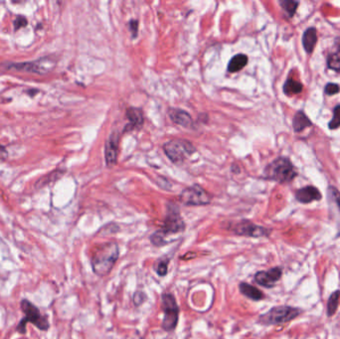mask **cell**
<instances>
[{
  "label": "cell",
  "instance_id": "obj_10",
  "mask_svg": "<svg viewBox=\"0 0 340 339\" xmlns=\"http://www.w3.org/2000/svg\"><path fill=\"white\" fill-rule=\"evenodd\" d=\"M54 62L48 58H42L40 60L31 62V63H20L17 65H13L12 68L20 71H26L30 73H37V74H45L52 70L54 67Z\"/></svg>",
  "mask_w": 340,
  "mask_h": 339
},
{
  "label": "cell",
  "instance_id": "obj_27",
  "mask_svg": "<svg viewBox=\"0 0 340 339\" xmlns=\"http://www.w3.org/2000/svg\"><path fill=\"white\" fill-rule=\"evenodd\" d=\"M340 92V87L337 84L334 83H328L327 85L325 86L324 88V93L327 96H332V95H336Z\"/></svg>",
  "mask_w": 340,
  "mask_h": 339
},
{
  "label": "cell",
  "instance_id": "obj_14",
  "mask_svg": "<svg viewBox=\"0 0 340 339\" xmlns=\"http://www.w3.org/2000/svg\"><path fill=\"white\" fill-rule=\"evenodd\" d=\"M168 115L174 123L181 125L185 129H190L193 126V119L191 115L185 111L178 109H170L168 111Z\"/></svg>",
  "mask_w": 340,
  "mask_h": 339
},
{
  "label": "cell",
  "instance_id": "obj_19",
  "mask_svg": "<svg viewBox=\"0 0 340 339\" xmlns=\"http://www.w3.org/2000/svg\"><path fill=\"white\" fill-rule=\"evenodd\" d=\"M248 56L245 54H237L233 57L228 65V72L237 73L246 67L248 64Z\"/></svg>",
  "mask_w": 340,
  "mask_h": 339
},
{
  "label": "cell",
  "instance_id": "obj_31",
  "mask_svg": "<svg viewBox=\"0 0 340 339\" xmlns=\"http://www.w3.org/2000/svg\"><path fill=\"white\" fill-rule=\"evenodd\" d=\"M8 157V152L6 150V148L0 144V161H5Z\"/></svg>",
  "mask_w": 340,
  "mask_h": 339
},
{
  "label": "cell",
  "instance_id": "obj_22",
  "mask_svg": "<svg viewBox=\"0 0 340 339\" xmlns=\"http://www.w3.org/2000/svg\"><path fill=\"white\" fill-rule=\"evenodd\" d=\"M280 4H281L282 8L284 9V11L287 13L288 17L291 18L295 14L299 2L290 1V0H283V1H280Z\"/></svg>",
  "mask_w": 340,
  "mask_h": 339
},
{
  "label": "cell",
  "instance_id": "obj_25",
  "mask_svg": "<svg viewBox=\"0 0 340 339\" xmlns=\"http://www.w3.org/2000/svg\"><path fill=\"white\" fill-rule=\"evenodd\" d=\"M340 126V105H337L333 110L332 119L328 123L330 130H336Z\"/></svg>",
  "mask_w": 340,
  "mask_h": 339
},
{
  "label": "cell",
  "instance_id": "obj_3",
  "mask_svg": "<svg viewBox=\"0 0 340 339\" xmlns=\"http://www.w3.org/2000/svg\"><path fill=\"white\" fill-rule=\"evenodd\" d=\"M297 175V172L286 157H280L267 165L263 171V176L267 179L274 180L279 183H289Z\"/></svg>",
  "mask_w": 340,
  "mask_h": 339
},
{
  "label": "cell",
  "instance_id": "obj_20",
  "mask_svg": "<svg viewBox=\"0 0 340 339\" xmlns=\"http://www.w3.org/2000/svg\"><path fill=\"white\" fill-rule=\"evenodd\" d=\"M303 89H304V86L300 82H297L289 78L284 86V93L288 97H290L293 95L300 94L303 92Z\"/></svg>",
  "mask_w": 340,
  "mask_h": 339
},
{
  "label": "cell",
  "instance_id": "obj_32",
  "mask_svg": "<svg viewBox=\"0 0 340 339\" xmlns=\"http://www.w3.org/2000/svg\"><path fill=\"white\" fill-rule=\"evenodd\" d=\"M335 47H336L337 51L340 52V38H336V40H335Z\"/></svg>",
  "mask_w": 340,
  "mask_h": 339
},
{
  "label": "cell",
  "instance_id": "obj_8",
  "mask_svg": "<svg viewBox=\"0 0 340 339\" xmlns=\"http://www.w3.org/2000/svg\"><path fill=\"white\" fill-rule=\"evenodd\" d=\"M180 201L188 206H203L210 204L211 196L203 187L194 184L184 189L180 194Z\"/></svg>",
  "mask_w": 340,
  "mask_h": 339
},
{
  "label": "cell",
  "instance_id": "obj_18",
  "mask_svg": "<svg viewBox=\"0 0 340 339\" xmlns=\"http://www.w3.org/2000/svg\"><path fill=\"white\" fill-rule=\"evenodd\" d=\"M292 125H293V130L295 133H299L304 130H306L307 128H310L313 125V122L311 121V119L307 116V114L299 111L294 114L293 117V121H292Z\"/></svg>",
  "mask_w": 340,
  "mask_h": 339
},
{
  "label": "cell",
  "instance_id": "obj_29",
  "mask_svg": "<svg viewBox=\"0 0 340 339\" xmlns=\"http://www.w3.org/2000/svg\"><path fill=\"white\" fill-rule=\"evenodd\" d=\"M27 25V19L22 16V15H19L16 17V19L14 20V29L15 30H18V29L22 28V27H25Z\"/></svg>",
  "mask_w": 340,
  "mask_h": 339
},
{
  "label": "cell",
  "instance_id": "obj_17",
  "mask_svg": "<svg viewBox=\"0 0 340 339\" xmlns=\"http://www.w3.org/2000/svg\"><path fill=\"white\" fill-rule=\"evenodd\" d=\"M317 43V32L314 27L307 29L303 36V45L307 53L311 54Z\"/></svg>",
  "mask_w": 340,
  "mask_h": 339
},
{
  "label": "cell",
  "instance_id": "obj_15",
  "mask_svg": "<svg viewBox=\"0 0 340 339\" xmlns=\"http://www.w3.org/2000/svg\"><path fill=\"white\" fill-rule=\"evenodd\" d=\"M127 118L129 120V124L127 125V131L140 129L143 124V114L142 112L137 108H129L127 110Z\"/></svg>",
  "mask_w": 340,
  "mask_h": 339
},
{
  "label": "cell",
  "instance_id": "obj_26",
  "mask_svg": "<svg viewBox=\"0 0 340 339\" xmlns=\"http://www.w3.org/2000/svg\"><path fill=\"white\" fill-rule=\"evenodd\" d=\"M328 191H329V198L332 201V203H334V206L337 207L340 215V193L335 187H329Z\"/></svg>",
  "mask_w": 340,
  "mask_h": 339
},
{
  "label": "cell",
  "instance_id": "obj_5",
  "mask_svg": "<svg viewBox=\"0 0 340 339\" xmlns=\"http://www.w3.org/2000/svg\"><path fill=\"white\" fill-rule=\"evenodd\" d=\"M163 150L173 163L181 164L186 158L196 151V148L188 141L172 140L163 144Z\"/></svg>",
  "mask_w": 340,
  "mask_h": 339
},
{
  "label": "cell",
  "instance_id": "obj_24",
  "mask_svg": "<svg viewBox=\"0 0 340 339\" xmlns=\"http://www.w3.org/2000/svg\"><path fill=\"white\" fill-rule=\"evenodd\" d=\"M327 66L329 69L335 71V72H340V54L339 53H334L330 54L327 57Z\"/></svg>",
  "mask_w": 340,
  "mask_h": 339
},
{
  "label": "cell",
  "instance_id": "obj_4",
  "mask_svg": "<svg viewBox=\"0 0 340 339\" xmlns=\"http://www.w3.org/2000/svg\"><path fill=\"white\" fill-rule=\"evenodd\" d=\"M21 310L25 313V317L20 320V323L17 326V331L19 333H25L26 332V324L28 322L33 323L36 327H38L41 330H48L50 327L48 317L45 315H42L40 311L29 301L23 300L20 304Z\"/></svg>",
  "mask_w": 340,
  "mask_h": 339
},
{
  "label": "cell",
  "instance_id": "obj_11",
  "mask_svg": "<svg viewBox=\"0 0 340 339\" xmlns=\"http://www.w3.org/2000/svg\"><path fill=\"white\" fill-rule=\"evenodd\" d=\"M282 275H283V270L279 267H276L269 271H261V272L256 273L254 280L258 284L270 288V287L275 286V284L280 281V279L282 278Z\"/></svg>",
  "mask_w": 340,
  "mask_h": 339
},
{
  "label": "cell",
  "instance_id": "obj_30",
  "mask_svg": "<svg viewBox=\"0 0 340 339\" xmlns=\"http://www.w3.org/2000/svg\"><path fill=\"white\" fill-rule=\"evenodd\" d=\"M129 26H130L131 34H132V38H135L138 33V21L135 19H131L129 22Z\"/></svg>",
  "mask_w": 340,
  "mask_h": 339
},
{
  "label": "cell",
  "instance_id": "obj_2",
  "mask_svg": "<svg viewBox=\"0 0 340 339\" xmlns=\"http://www.w3.org/2000/svg\"><path fill=\"white\" fill-rule=\"evenodd\" d=\"M120 257V249L117 243L107 242L95 249L91 263L93 271L100 277L107 276L115 267Z\"/></svg>",
  "mask_w": 340,
  "mask_h": 339
},
{
  "label": "cell",
  "instance_id": "obj_1",
  "mask_svg": "<svg viewBox=\"0 0 340 339\" xmlns=\"http://www.w3.org/2000/svg\"><path fill=\"white\" fill-rule=\"evenodd\" d=\"M184 230L185 223L180 215L179 208L176 205L170 203L167 207V214L162 228L150 236V242L157 247H162L169 243L165 240L167 236L182 233Z\"/></svg>",
  "mask_w": 340,
  "mask_h": 339
},
{
  "label": "cell",
  "instance_id": "obj_21",
  "mask_svg": "<svg viewBox=\"0 0 340 339\" xmlns=\"http://www.w3.org/2000/svg\"><path fill=\"white\" fill-rule=\"evenodd\" d=\"M340 299V290H336L334 291L327 303V315L328 316H332L334 315V313L337 311L338 308V304H339Z\"/></svg>",
  "mask_w": 340,
  "mask_h": 339
},
{
  "label": "cell",
  "instance_id": "obj_16",
  "mask_svg": "<svg viewBox=\"0 0 340 339\" xmlns=\"http://www.w3.org/2000/svg\"><path fill=\"white\" fill-rule=\"evenodd\" d=\"M239 289L241 291V293L243 295H245L246 298L258 302V301H262V299L265 298L263 293L260 289H258L256 286L249 284L247 283H240L239 284Z\"/></svg>",
  "mask_w": 340,
  "mask_h": 339
},
{
  "label": "cell",
  "instance_id": "obj_9",
  "mask_svg": "<svg viewBox=\"0 0 340 339\" xmlns=\"http://www.w3.org/2000/svg\"><path fill=\"white\" fill-rule=\"evenodd\" d=\"M232 231L238 236L251 237V238L267 237L271 233V230L265 227L256 225L253 222L248 221V220H242L238 222L232 228Z\"/></svg>",
  "mask_w": 340,
  "mask_h": 339
},
{
  "label": "cell",
  "instance_id": "obj_28",
  "mask_svg": "<svg viewBox=\"0 0 340 339\" xmlns=\"http://www.w3.org/2000/svg\"><path fill=\"white\" fill-rule=\"evenodd\" d=\"M145 300H146V295L143 291L138 290L133 295V303L136 307H139L140 305H142L145 302Z\"/></svg>",
  "mask_w": 340,
  "mask_h": 339
},
{
  "label": "cell",
  "instance_id": "obj_23",
  "mask_svg": "<svg viewBox=\"0 0 340 339\" xmlns=\"http://www.w3.org/2000/svg\"><path fill=\"white\" fill-rule=\"evenodd\" d=\"M168 258H160L155 265V270L159 277H165L168 273Z\"/></svg>",
  "mask_w": 340,
  "mask_h": 339
},
{
  "label": "cell",
  "instance_id": "obj_12",
  "mask_svg": "<svg viewBox=\"0 0 340 339\" xmlns=\"http://www.w3.org/2000/svg\"><path fill=\"white\" fill-rule=\"evenodd\" d=\"M119 142H120L119 135L117 133H114L111 136H109L108 140L105 142V164L108 167H112L114 165L117 164L119 154Z\"/></svg>",
  "mask_w": 340,
  "mask_h": 339
},
{
  "label": "cell",
  "instance_id": "obj_6",
  "mask_svg": "<svg viewBox=\"0 0 340 339\" xmlns=\"http://www.w3.org/2000/svg\"><path fill=\"white\" fill-rule=\"evenodd\" d=\"M300 313L299 309L291 307H275L259 317V322L263 325L283 324L297 317Z\"/></svg>",
  "mask_w": 340,
  "mask_h": 339
},
{
  "label": "cell",
  "instance_id": "obj_13",
  "mask_svg": "<svg viewBox=\"0 0 340 339\" xmlns=\"http://www.w3.org/2000/svg\"><path fill=\"white\" fill-rule=\"evenodd\" d=\"M321 197L322 196H321L320 191L314 186H307V187L300 188L295 193L296 200L304 204H308L314 201H319Z\"/></svg>",
  "mask_w": 340,
  "mask_h": 339
},
{
  "label": "cell",
  "instance_id": "obj_7",
  "mask_svg": "<svg viewBox=\"0 0 340 339\" xmlns=\"http://www.w3.org/2000/svg\"><path fill=\"white\" fill-rule=\"evenodd\" d=\"M161 308L164 312V317L161 324L162 328L165 331L174 330L179 319V308L172 293L165 292L161 295Z\"/></svg>",
  "mask_w": 340,
  "mask_h": 339
}]
</instances>
